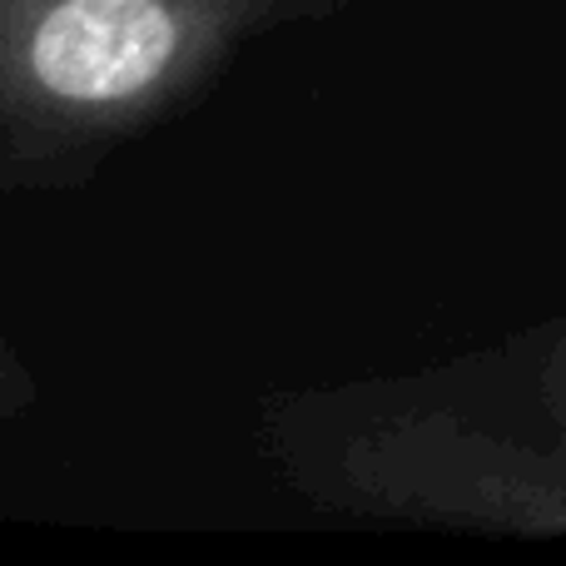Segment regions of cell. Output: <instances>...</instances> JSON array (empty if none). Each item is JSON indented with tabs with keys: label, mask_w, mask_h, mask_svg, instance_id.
Returning <instances> with one entry per match:
<instances>
[{
	"label": "cell",
	"mask_w": 566,
	"mask_h": 566,
	"mask_svg": "<svg viewBox=\"0 0 566 566\" xmlns=\"http://www.w3.org/2000/svg\"><path fill=\"white\" fill-rule=\"evenodd\" d=\"M353 0H0V185H65L189 109L249 40Z\"/></svg>",
	"instance_id": "1"
},
{
	"label": "cell",
	"mask_w": 566,
	"mask_h": 566,
	"mask_svg": "<svg viewBox=\"0 0 566 566\" xmlns=\"http://www.w3.org/2000/svg\"><path fill=\"white\" fill-rule=\"evenodd\" d=\"M40 402V382L35 373L25 368V358H20L10 343H0V432L10 428V422L30 418Z\"/></svg>",
	"instance_id": "2"
},
{
	"label": "cell",
	"mask_w": 566,
	"mask_h": 566,
	"mask_svg": "<svg viewBox=\"0 0 566 566\" xmlns=\"http://www.w3.org/2000/svg\"><path fill=\"white\" fill-rule=\"evenodd\" d=\"M547 398H552V408H557V418H566V343L547 368Z\"/></svg>",
	"instance_id": "3"
}]
</instances>
